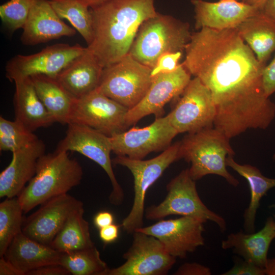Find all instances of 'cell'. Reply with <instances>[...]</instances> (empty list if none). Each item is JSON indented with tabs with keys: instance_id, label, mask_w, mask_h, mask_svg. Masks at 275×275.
I'll return each mask as SVG.
<instances>
[{
	"instance_id": "6da1fadb",
	"label": "cell",
	"mask_w": 275,
	"mask_h": 275,
	"mask_svg": "<svg viewBox=\"0 0 275 275\" xmlns=\"http://www.w3.org/2000/svg\"><path fill=\"white\" fill-rule=\"evenodd\" d=\"M183 66L209 90L215 108L243 103L262 85L265 66L236 28H202L191 34Z\"/></svg>"
},
{
	"instance_id": "7a4b0ae2",
	"label": "cell",
	"mask_w": 275,
	"mask_h": 275,
	"mask_svg": "<svg viewBox=\"0 0 275 275\" xmlns=\"http://www.w3.org/2000/svg\"><path fill=\"white\" fill-rule=\"evenodd\" d=\"M155 0H107L90 8L94 39L87 48L103 68L129 53L142 23L156 15Z\"/></svg>"
},
{
	"instance_id": "3957f363",
	"label": "cell",
	"mask_w": 275,
	"mask_h": 275,
	"mask_svg": "<svg viewBox=\"0 0 275 275\" xmlns=\"http://www.w3.org/2000/svg\"><path fill=\"white\" fill-rule=\"evenodd\" d=\"M83 171L79 163L68 151L44 154L38 161L36 174L17 198L24 213L49 199L67 194L79 185Z\"/></svg>"
},
{
	"instance_id": "277c9868",
	"label": "cell",
	"mask_w": 275,
	"mask_h": 275,
	"mask_svg": "<svg viewBox=\"0 0 275 275\" xmlns=\"http://www.w3.org/2000/svg\"><path fill=\"white\" fill-rule=\"evenodd\" d=\"M229 140L222 131L212 126L188 133L180 142V158L191 163L189 173L194 180L213 174L222 177L234 186L239 184L226 168L227 156L235 154Z\"/></svg>"
},
{
	"instance_id": "5b68a950",
	"label": "cell",
	"mask_w": 275,
	"mask_h": 275,
	"mask_svg": "<svg viewBox=\"0 0 275 275\" xmlns=\"http://www.w3.org/2000/svg\"><path fill=\"white\" fill-rule=\"evenodd\" d=\"M189 28L188 22L157 12L141 25L128 54L152 69L161 55L185 50L191 35Z\"/></svg>"
},
{
	"instance_id": "8992f818",
	"label": "cell",
	"mask_w": 275,
	"mask_h": 275,
	"mask_svg": "<svg viewBox=\"0 0 275 275\" xmlns=\"http://www.w3.org/2000/svg\"><path fill=\"white\" fill-rule=\"evenodd\" d=\"M180 142H176L160 155L148 160L132 159L124 156H117L112 159L113 164L127 168L133 177L132 206L121 225L127 233H133L143 227L146 193L171 164L180 159Z\"/></svg>"
},
{
	"instance_id": "52a82bcc",
	"label": "cell",
	"mask_w": 275,
	"mask_h": 275,
	"mask_svg": "<svg viewBox=\"0 0 275 275\" xmlns=\"http://www.w3.org/2000/svg\"><path fill=\"white\" fill-rule=\"evenodd\" d=\"M167 195L157 205L145 211L149 220H159L171 215L190 216L212 222L222 232L227 228L225 219L209 209L202 202L197 191L196 181L190 176L189 169L182 170L167 185Z\"/></svg>"
},
{
	"instance_id": "ba28073f",
	"label": "cell",
	"mask_w": 275,
	"mask_h": 275,
	"mask_svg": "<svg viewBox=\"0 0 275 275\" xmlns=\"http://www.w3.org/2000/svg\"><path fill=\"white\" fill-rule=\"evenodd\" d=\"M151 70L128 54L103 68L97 89L128 109H131L147 93L152 81Z\"/></svg>"
},
{
	"instance_id": "9c48e42d",
	"label": "cell",
	"mask_w": 275,
	"mask_h": 275,
	"mask_svg": "<svg viewBox=\"0 0 275 275\" xmlns=\"http://www.w3.org/2000/svg\"><path fill=\"white\" fill-rule=\"evenodd\" d=\"M67 125L66 135L59 142L56 150L77 152L99 164L112 183V190L108 198L110 203L114 205H121L124 194L113 170L110 137L86 125L73 123Z\"/></svg>"
},
{
	"instance_id": "30bf717a",
	"label": "cell",
	"mask_w": 275,
	"mask_h": 275,
	"mask_svg": "<svg viewBox=\"0 0 275 275\" xmlns=\"http://www.w3.org/2000/svg\"><path fill=\"white\" fill-rule=\"evenodd\" d=\"M128 111L96 89L75 100L68 123L86 125L111 137L128 127L125 121Z\"/></svg>"
},
{
	"instance_id": "8fae6325",
	"label": "cell",
	"mask_w": 275,
	"mask_h": 275,
	"mask_svg": "<svg viewBox=\"0 0 275 275\" xmlns=\"http://www.w3.org/2000/svg\"><path fill=\"white\" fill-rule=\"evenodd\" d=\"M87 49L76 44L58 43L29 55L17 54L10 59L5 67L6 76L15 82L37 74L56 77L72 61Z\"/></svg>"
},
{
	"instance_id": "7c38bea8",
	"label": "cell",
	"mask_w": 275,
	"mask_h": 275,
	"mask_svg": "<svg viewBox=\"0 0 275 275\" xmlns=\"http://www.w3.org/2000/svg\"><path fill=\"white\" fill-rule=\"evenodd\" d=\"M129 249L123 255L121 265L109 269L107 275H164L176 263V258L156 237L135 231Z\"/></svg>"
},
{
	"instance_id": "4fadbf2b",
	"label": "cell",
	"mask_w": 275,
	"mask_h": 275,
	"mask_svg": "<svg viewBox=\"0 0 275 275\" xmlns=\"http://www.w3.org/2000/svg\"><path fill=\"white\" fill-rule=\"evenodd\" d=\"M181 94L174 108L168 114L178 133L212 127L215 115L213 100L210 91L200 79L195 77L191 79Z\"/></svg>"
},
{
	"instance_id": "5bb4252c",
	"label": "cell",
	"mask_w": 275,
	"mask_h": 275,
	"mask_svg": "<svg viewBox=\"0 0 275 275\" xmlns=\"http://www.w3.org/2000/svg\"><path fill=\"white\" fill-rule=\"evenodd\" d=\"M172 126L168 115L156 118L150 125L133 127L110 137L112 151L117 156L143 159L152 152L164 150L178 134Z\"/></svg>"
},
{
	"instance_id": "9a60e30c",
	"label": "cell",
	"mask_w": 275,
	"mask_h": 275,
	"mask_svg": "<svg viewBox=\"0 0 275 275\" xmlns=\"http://www.w3.org/2000/svg\"><path fill=\"white\" fill-rule=\"evenodd\" d=\"M202 219L180 216L175 219L160 220L138 231L157 238L166 251L176 258H185L205 244L204 224Z\"/></svg>"
},
{
	"instance_id": "2e32d148",
	"label": "cell",
	"mask_w": 275,
	"mask_h": 275,
	"mask_svg": "<svg viewBox=\"0 0 275 275\" xmlns=\"http://www.w3.org/2000/svg\"><path fill=\"white\" fill-rule=\"evenodd\" d=\"M190 74L182 64L174 71L152 77L150 86L142 100L128 109L125 117L128 127L143 117L154 114L156 118L163 114V107L171 100L181 94L191 80Z\"/></svg>"
},
{
	"instance_id": "e0dca14e",
	"label": "cell",
	"mask_w": 275,
	"mask_h": 275,
	"mask_svg": "<svg viewBox=\"0 0 275 275\" xmlns=\"http://www.w3.org/2000/svg\"><path fill=\"white\" fill-rule=\"evenodd\" d=\"M82 206L81 201L68 193L52 198L40 205L24 221L22 232L33 240L50 246L69 215Z\"/></svg>"
},
{
	"instance_id": "ac0fdd59",
	"label": "cell",
	"mask_w": 275,
	"mask_h": 275,
	"mask_svg": "<svg viewBox=\"0 0 275 275\" xmlns=\"http://www.w3.org/2000/svg\"><path fill=\"white\" fill-rule=\"evenodd\" d=\"M195 12L196 30L209 28L222 30L236 28L260 9L236 0H219L209 2L191 0Z\"/></svg>"
},
{
	"instance_id": "d6986e66",
	"label": "cell",
	"mask_w": 275,
	"mask_h": 275,
	"mask_svg": "<svg viewBox=\"0 0 275 275\" xmlns=\"http://www.w3.org/2000/svg\"><path fill=\"white\" fill-rule=\"evenodd\" d=\"M20 37L25 45H35L72 37L76 30L63 22L51 6L49 0H33L32 5Z\"/></svg>"
},
{
	"instance_id": "ffe728a7",
	"label": "cell",
	"mask_w": 275,
	"mask_h": 275,
	"mask_svg": "<svg viewBox=\"0 0 275 275\" xmlns=\"http://www.w3.org/2000/svg\"><path fill=\"white\" fill-rule=\"evenodd\" d=\"M45 151L44 143L38 139L12 152L11 161L0 174L1 198H11L19 195L35 176L38 159Z\"/></svg>"
},
{
	"instance_id": "44dd1931",
	"label": "cell",
	"mask_w": 275,
	"mask_h": 275,
	"mask_svg": "<svg viewBox=\"0 0 275 275\" xmlns=\"http://www.w3.org/2000/svg\"><path fill=\"white\" fill-rule=\"evenodd\" d=\"M103 67L87 48L56 76V79L75 99H80L98 88Z\"/></svg>"
},
{
	"instance_id": "7402d4cb",
	"label": "cell",
	"mask_w": 275,
	"mask_h": 275,
	"mask_svg": "<svg viewBox=\"0 0 275 275\" xmlns=\"http://www.w3.org/2000/svg\"><path fill=\"white\" fill-rule=\"evenodd\" d=\"M274 239L275 221L270 216L259 231L245 233L240 231L231 233L222 241L221 246L223 250H232L243 260L265 269L269 248Z\"/></svg>"
},
{
	"instance_id": "603a6c76",
	"label": "cell",
	"mask_w": 275,
	"mask_h": 275,
	"mask_svg": "<svg viewBox=\"0 0 275 275\" xmlns=\"http://www.w3.org/2000/svg\"><path fill=\"white\" fill-rule=\"evenodd\" d=\"M60 255L50 246L33 240L21 232L12 240L4 256L23 275H26L42 266L60 265Z\"/></svg>"
},
{
	"instance_id": "cb8c5ba5",
	"label": "cell",
	"mask_w": 275,
	"mask_h": 275,
	"mask_svg": "<svg viewBox=\"0 0 275 275\" xmlns=\"http://www.w3.org/2000/svg\"><path fill=\"white\" fill-rule=\"evenodd\" d=\"M14 83L13 103L16 120L32 132L56 122L39 98L30 77Z\"/></svg>"
},
{
	"instance_id": "d4e9b609",
	"label": "cell",
	"mask_w": 275,
	"mask_h": 275,
	"mask_svg": "<svg viewBox=\"0 0 275 275\" xmlns=\"http://www.w3.org/2000/svg\"><path fill=\"white\" fill-rule=\"evenodd\" d=\"M236 29L258 61L266 66L275 51V23L260 10L259 13L243 21Z\"/></svg>"
},
{
	"instance_id": "484cf974",
	"label": "cell",
	"mask_w": 275,
	"mask_h": 275,
	"mask_svg": "<svg viewBox=\"0 0 275 275\" xmlns=\"http://www.w3.org/2000/svg\"><path fill=\"white\" fill-rule=\"evenodd\" d=\"M40 100L55 122L67 124L75 101L56 77L44 74L30 77Z\"/></svg>"
},
{
	"instance_id": "4316f807",
	"label": "cell",
	"mask_w": 275,
	"mask_h": 275,
	"mask_svg": "<svg viewBox=\"0 0 275 275\" xmlns=\"http://www.w3.org/2000/svg\"><path fill=\"white\" fill-rule=\"evenodd\" d=\"M226 165L232 168L248 181L251 192L250 202L243 214V227L247 233L255 232V222L262 198L271 188L275 187V179L264 176L256 167L241 164L235 161L233 156L226 158Z\"/></svg>"
},
{
	"instance_id": "83f0119b",
	"label": "cell",
	"mask_w": 275,
	"mask_h": 275,
	"mask_svg": "<svg viewBox=\"0 0 275 275\" xmlns=\"http://www.w3.org/2000/svg\"><path fill=\"white\" fill-rule=\"evenodd\" d=\"M84 206L74 210L68 217L50 246L60 253L94 246L89 224L84 218Z\"/></svg>"
},
{
	"instance_id": "f1b7e54d",
	"label": "cell",
	"mask_w": 275,
	"mask_h": 275,
	"mask_svg": "<svg viewBox=\"0 0 275 275\" xmlns=\"http://www.w3.org/2000/svg\"><path fill=\"white\" fill-rule=\"evenodd\" d=\"M60 265L73 275H107L109 269L95 245L61 253Z\"/></svg>"
},
{
	"instance_id": "f546056e",
	"label": "cell",
	"mask_w": 275,
	"mask_h": 275,
	"mask_svg": "<svg viewBox=\"0 0 275 275\" xmlns=\"http://www.w3.org/2000/svg\"><path fill=\"white\" fill-rule=\"evenodd\" d=\"M61 19L67 20L90 45L94 39L93 20L90 8L80 0H49Z\"/></svg>"
},
{
	"instance_id": "4dcf8cb0",
	"label": "cell",
	"mask_w": 275,
	"mask_h": 275,
	"mask_svg": "<svg viewBox=\"0 0 275 275\" xmlns=\"http://www.w3.org/2000/svg\"><path fill=\"white\" fill-rule=\"evenodd\" d=\"M21 205L17 198H6L0 203V257L5 254L14 238L22 232Z\"/></svg>"
},
{
	"instance_id": "1f68e13d",
	"label": "cell",
	"mask_w": 275,
	"mask_h": 275,
	"mask_svg": "<svg viewBox=\"0 0 275 275\" xmlns=\"http://www.w3.org/2000/svg\"><path fill=\"white\" fill-rule=\"evenodd\" d=\"M39 138L21 123L0 117V150L12 152L33 143Z\"/></svg>"
},
{
	"instance_id": "d6a6232c",
	"label": "cell",
	"mask_w": 275,
	"mask_h": 275,
	"mask_svg": "<svg viewBox=\"0 0 275 275\" xmlns=\"http://www.w3.org/2000/svg\"><path fill=\"white\" fill-rule=\"evenodd\" d=\"M33 0H9L0 6L3 25L11 33L22 29L25 23Z\"/></svg>"
},
{
	"instance_id": "836d02e7",
	"label": "cell",
	"mask_w": 275,
	"mask_h": 275,
	"mask_svg": "<svg viewBox=\"0 0 275 275\" xmlns=\"http://www.w3.org/2000/svg\"><path fill=\"white\" fill-rule=\"evenodd\" d=\"M182 52L166 53L158 59L155 66L152 68L151 76L162 73H169L175 71L179 66V61Z\"/></svg>"
},
{
	"instance_id": "e575fe53",
	"label": "cell",
	"mask_w": 275,
	"mask_h": 275,
	"mask_svg": "<svg viewBox=\"0 0 275 275\" xmlns=\"http://www.w3.org/2000/svg\"><path fill=\"white\" fill-rule=\"evenodd\" d=\"M223 275H264L265 269L244 260L237 262L234 265Z\"/></svg>"
},
{
	"instance_id": "d590c367",
	"label": "cell",
	"mask_w": 275,
	"mask_h": 275,
	"mask_svg": "<svg viewBox=\"0 0 275 275\" xmlns=\"http://www.w3.org/2000/svg\"><path fill=\"white\" fill-rule=\"evenodd\" d=\"M262 83L267 96L269 97L275 93V56L269 64L264 67L262 74Z\"/></svg>"
},
{
	"instance_id": "8d00e7d4",
	"label": "cell",
	"mask_w": 275,
	"mask_h": 275,
	"mask_svg": "<svg viewBox=\"0 0 275 275\" xmlns=\"http://www.w3.org/2000/svg\"><path fill=\"white\" fill-rule=\"evenodd\" d=\"M211 274L210 268L196 262L184 263L174 273L176 275H211Z\"/></svg>"
},
{
	"instance_id": "74e56055",
	"label": "cell",
	"mask_w": 275,
	"mask_h": 275,
	"mask_svg": "<svg viewBox=\"0 0 275 275\" xmlns=\"http://www.w3.org/2000/svg\"><path fill=\"white\" fill-rule=\"evenodd\" d=\"M69 272L61 265L42 266L29 272L26 275H69Z\"/></svg>"
},
{
	"instance_id": "f35d334b",
	"label": "cell",
	"mask_w": 275,
	"mask_h": 275,
	"mask_svg": "<svg viewBox=\"0 0 275 275\" xmlns=\"http://www.w3.org/2000/svg\"><path fill=\"white\" fill-rule=\"evenodd\" d=\"M119 227L114 224L99 229L100 239L105 243L108 244L116 241L119 236Z\"/></svg>"
},
{
	"instance_id": "ab89813d",
	"label": "cell",
	"mask_w": 275,
	"mask_h": 275,
	"mask_svg": "<svg viewBox=\"0 0 275 275\" xmlns=\"http://www.w3.org/2000/svg\"><path fill=\"white\" fill-rule=\"evenodd\" d=\"M114 215L109 211H103L97 213L94 216L93 222L96 228L100 229L113 224Z\"/></svg>"
},
{
	"instance_id": "60d3db41",
	"label": "cell",
	"mask_w": 275,
	"mask_h": 275,
	"mask_svg": "<svg viewBox=\"0 0 275 275\" xmlns=\"http://www.w3.org/2000/svg\"><path fill=\"white\" fill-rule=\"evenodd\" d=\"M0 275H23L4 256L0 257Z\"/></svg>"
},
{
	"instance_id": "b9f144b4",
	"label": "cell",
	"mask_w": 275,
	"mask_h": 275,
	"mask_svg": "<svg viewBox=\"0 0 275 275\" xmlns=\"http://www.w3.org/2000/svg\"><path fill=\"white\" fill-rule=\"evenodd\" d=\"M261 11L275 23V0H266Z\"/></svg>"
},
{
	"instance_id": "7bdbcfd3",
	"label": "cell",
	"mask_w": 275,
	"mask_h": 275,
	"mask_svg": "<svg viewBox=\"0 0 275 275\" xmlns=\"http://www.w3.org/2000/svg\"><path fill=\"white\" fill-rule=\"evenodd\" d=\"M265 273L267 275H275V258H268L265 267Z\"/></svg>"
},
{
	"instance_id": "ee69618b",
	"label": "cell",
	"mask_w": 275,
	"mask_h": 275,
	"mask_svg": "<svg viewBox=\"0 0 275 275\" xmlns=\"http://www.w3.org/2000/svg\"><path fill=\"white\" fill-rule=\"evenodd\" d=\"M266 0H241V2L254 6L257 7L259 9H261Z\"/></svg>"
},
{
	"instance_id": "f6af8a7d",
	"label": "cell",
	"mask_w": 275,
	"mask_h": 275,
	"mask_svg": "<svg viewBox=\"0 0 275 275\" xmlns=\"http://www.w3.org/2000/svg\"><path fill=\"white\" fill-rule=\"evenodd\" d=\"M85 6L89 8L96 6L107 0H80Z\"/></svg>"
},
{
	"instance_id": "bcb514c9",
	"label": "cell",
	"mask_w": 275,
	"mask_h": 275,
	"mask_svg": "<svg viewBox=\"0 0 275 275\" xmlns=\"http://www.w3.org/2000/svg\"><path fill=\"white\" fill-rule=\"evenodd\" d=\"M272 157L273 159H275V154H274Z\"/></svg>"
},
{
	"instance_id": "7dc6e473",
	"label": "cell",
	"mask_w": 275,
	"mask_h": 275,
	"mask_svg": "<svg viewBox=\"0 0 275 275\" xmlns=\"http://www.w3.org/2000/svg\"><path fill=\"white\" fill-rule=\"evenodd\" d=\"M274 221H275V215H274Z\"/></svg>"
},
{
	"instance_id": "c3c4849f",
	"label": "cell",
	"mask_w": 275,
	"mask_h": 275,
	"mask_svg": "<svg viewBox=\"0 0 275 275\" xmlns=\"http://www.w3.org/2000/svg\"><path fill=\"white\" fill-rule=\"evenodd\" d=\"M236 1H239L240 0H236Z\"/></svg>"
}]
</instances>
